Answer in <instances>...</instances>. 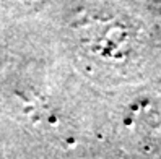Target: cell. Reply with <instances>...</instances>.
I'll return each instance as SVG.
<instances>
[{"label": "cell", "mask_w": 161, "mask_h": 159, "mask_svg": "<svg viewBox=\"0 0 161 159\" xmlns=\"http://www.w3.org/2000/svg\"><path fill=\"white\" fill-rule=\"evenodd\" d=\"M150 5H151V8L161 16V0H150Z\"/></svg>", "instance_id": "6da1fadb"}]
</instances>
